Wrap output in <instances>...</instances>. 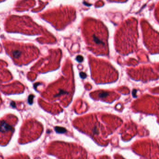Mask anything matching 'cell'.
<instances>
[{
  "instance_id": "6da1fadb",
  "label": "cell",
  "mask_w": 159,
  "mask_h": 159,
  "mask_svg": "<svg viewBox=\"0 0 159 159\" xmlns=\"http://www.w3.org/2000/svg\"><path fill=\"white\" fill-rule=\"evenodd\" d=\"M25 48H24L23 46H14L13 47V49L11 51V54L12 56L14 59L16 61H22L23 59H27L26 57L27 54L26 53Z\"/></svg>"
},
{
  "instance_id": "7a4b0ae2",
  "label": "cell",
  "mask_w": 159,
  "mask_h": 159,
  "mask_svg": "<svg viewBox=\"0 0 159 159\" xmlns=\"http://www.w3.org/2000/svg\"><path fill=\"white\" fill-rule=\"evenodd\" d=\"M56 131L58 133H64L66 131V130L64 128L62 127H56Z\"/></svg>"
}]
</instances>
